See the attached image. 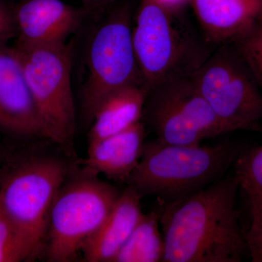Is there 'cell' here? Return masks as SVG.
Here are the masks:
<instances>
[{
	"label": "cell",
	"mask_w": 262,
	"mask_h": 262,
	"mask_svg": "<svg viewBox=\"0 0 262 262\" xmlns=\"http://www.w3.org/2000/svg\"><path fill=\"white\" fill-rule=\"evenodd\" d=\"M27 259L23 246L11 222L0 207V262Z\"/></svg>",
	"instance_id": "obj_20"
},
{
	"label": "cell",
	"mask_w": 262,
	"mask_h": 262,
	"mask_svg": "<svg viewBox=\"0 0 262 262\" xmlns=\"http://www.w3.org/2000/svg\"><path fill=\"white\" fill-rule=\"evenodd\" d=\"M21 144L0 160V207L29 259L44 243L52 205L78 158L48 139Z\"/></svg>",
	"instance_id": "obj_2"
},
{
	"label": "cell",
	"mask_w": 262,
	"mask_h": 262,
	"mask_svg": "<svg viewBox=\"0 0 262 262\" xmlns=\"http://www.w3.org/2000/svg\"><path fill=\"white\" fill-rule=\"evenodd\" d=\"M235 173L184 199L161 203L164 262H241L246 251Z\"/></svg>",
	"instance_id": "obj_1"
},
{
	"label": "cell",
	"mask_w": 262,
	"mask_h": 262,
	"mask_svg": "<svg viewBox=\"0 0 262 262\" xmlns=\"http://www.w3.org/2000/svg\"><path fill=\"white\" fill-rule=\"evenodd\" d=\"M48 140L75 153L72 70L75 43L14 46Z\"/></svg>",
	"instance_id": "obj_7"
},
{
	"label": "cell",
	"mask_w": 262,
	"mask_h": 262,
	"mask_svg": "<svg viewBox=\"0 0 262 262\" xmlns=\"http://www.w3.org/2000/svg\"><path fill=\"white\" fill-rule=\"evenodd\" d=\"M13 15L18 46L67 42L88 19L83 8L62 0H20L13 7Z\"/></svg>",
	"instance_id": "obj_11"
},
{
	"label": "cell",
	"mask_w": 262,
	"mask_h": 262,
	"mask_svg": "<svg viewBox=\"0 0 262 262\" xmlns=\"http://www.w3.org/2000/svg\"><path fill=\"white\" fill-rule=\"evenodd\" d=\"M5 150L6 149H5V146H3V144H2L1 141H0V160L4 156Z\"/></svg>",
	"instance_id": "obj_24"
},
{
	"label": "cell",
	"mask_w": 262,
	"mask_h": 262,
	"mask_svg": "<svg viewBox=\"0 0 262 262\" xmlns=\"http://www.w3.org/2000/svg\"><path fill=\"white\" fill-rule=\"evenodd\" d=\"M249 201L251 222L245 234L248 252L253 262H262V191L244 190Z\"/></svg>",
	"instance_id": "obj_19"
},
{
	"label": "cell",
	"mask_w": 262,
	"mask_h": 262,
	"mask_svg": "<svg viewBox=\"0 0 262 262\" xmlns=\"http://www.w3.org/2000/svg\"><path fill=\"white\" fill-rule=\"evenodd\" d=\"M13 37H16L13 8L0 0V46L8 45Z\"/></svg>",
	"instance_id": "obj_21"
},
{
	"label": "cell",
	"mask_w": 262,
	"mask_h": 262,
	"mask_svg": "<svg viewBox=\"0 0 262 262\" xmlns=\"http://www.w3.org/2000/svg\"><path fill=\"white\" fill-rule=\"evenodd\" d=\"M234 168L243 190L262 191V145L244 149L234 163Z\"/></svg>",
	"instance_id": "obj_18"
},
{
	"label": "cell",
	"mask_w": 262,
	"mask_h": 262,
	"mask_svg": "<svg viewBox=\"0 0 262 262\" xmlns=\"http://www.w3.org/2000/svg\"><path fill=\"white\" fill-rule=\"evenodd\" d=\"M143 196L127 186L106 220L81 250L82 261L113 262L143 214Z\"/></svg>",
	"instance_id": "obj_14"
},
{
	"label": "cell",
	"mask_w": 262,
	"mask_h": 262,
	"mask_svg": "<svg viewBox=\"0 0 262 262\" xmlns=\"http://www.w3.org/2000/svg\"><path fill=\"white\" fill-rule=\"evenodd\" d=\"M232 44L262 90V16Z\"/></svg>",
	"instance_id": "obj_17"
},
{
	"label": "cell",
	"mask_w": 262,
	"mask_h": 262,
	"mask_svg": "<svg viewBox=\"0 0 262 262\" xmlns=\"http://www.w3.org/2000/svg\"><path fill=\"white\" fill-rule=\"evenodd\" d=\"M132 41L147 91L165 81L192 74L215 49L182 14L161 0H140Z\"/></svg>",
	"instance_id": "obj_3"
},
{
	"label": "cell",
	"mask_w": 262,
	"mask_h": 262,
	"mask_svg": "<svg viewBox=\"0 0 262 262\" xmlns=\"http://www.w3.org/2000/svg\"><path fill=\"white\" fill-rule=\"evenodd\" d=\"M132 13L116 5L96 22L85 51L87 76L81 90V112L90 127L103 101L115 91L144 84L132 41Z\"/></svg>",
	"instance_id": "obj_6"
},
{
	"label": "cell",
	"mask_w": 262,
	"mask_h": 262,
	"mask_svg": "<svg viewBox=\"0 0 262 262\" xmlns=\"http://www.w3.org/2000/svg\"><path fill=\"white\" fill-rule=\"evenodd\" d=\"M165 4L170 5V6L174 7V8H182L185 2H189V0H161Z\"/></svg>",
	"instance_id": "obj_23"
},
{
	"label": "cell",
	"mask_w": 262,
	"mask_h": 262,
	"mask_svg": "<svg viewBox=\"0 0 262 262\" xmlns=\"http://www.w3.org/2000/svg\"><path fill=\"white\" fill-rule=\"evenodd\" d=\"M192 78L230 132L262 133L261 89L233 45L215 47Z\"/></svg>",
	"instance_id": "obj_8"
},
{
	"label": "cell",
	"mask_w": 262,
	"mask_h": 262,
	"mask_svg": "<svg viewBox=\"0 0 262 262\" xmlns=\"http://www.w3.org/2000/svg\"><path fill=\"white\" fill-rule=\"evenodd\" d=\"M145 124L142 120L126 130L89 144L88 155L79 159L81 165L117 184H127L140 161Z\"/></svg>",
	"instance_id": "obj_13"
},
{
	"label": "cell",
	"mask_w": 262,
	"mask_h": 262,
	"mask_svg": "<svg viewBox=\"0 0 262 262\" xmlns=\"http://www.w3.org/2000/svg\"><path fill=\"white\" fill-rule=\"evenodd\" d=\"M148 91L133 84L115 91L100 105L90 125L89 144L126 130L142 120Z\"/></svg>",
	"instance_id": "obj_15"
},
{
	"label": "cell",
	"mask_w": 262,
	"mask_h": 262,
	"mask_svg": "<svg viewBox=\"0 0 262 262\" xmlns=\"http://www.w3.org/2000/svg\"><path fill=\"white\" fill-rule=\"evenodd\" d=\"M0 133L18 143L48 139L18 52L8 45L0 46Z\"/></svg>",
	"instance_id": "obj_10"
},
{
	"label": "cell",
	"mask_w": 262,
	"mask_h": 262,
	"mask_svg": "<svg viewBox=\"0 0 262 262\" xmlns=\"http://www.w3.org/2000/svg\"><path fill=\"white\" fill-rule=\"evenodd\" d=\"M202 35L214 47L232 44L262 16V0H189Z\"/></svg>",
	"instance_id": "obj_12"
},
{
	"label": "cell",
	"mask_w": 262,
	"mask_h": 262,
	"mask_svg": "<svg viewBox=\"0 0 262 262\" xmlns=\"http://www.w3.org/2000/svg\"><path fill=\"white\" fill-rule=\"evenodd\" d=\"M160 211L143 213L132 233L113 262H160L165 256Z\"/></svg>",
	"instance_id": "obj_16"
},
{
	"label": "cell",
	"mask_w": 262,
	"mask_h": 262,
	"mask_svg": "<svg viewBox=\"0 0 262 262\" xmlns=\"http://www.w3.org/2000/svg\"><path fill=\"white\" fill-rule=\"evenodd\" d=\"M88 19L96 23L102 19L115 5L116 0H80Z\"/></svg>",
	"instance_id": "obj_22"
},
{
	"label": "cell",
	"mask_w": 262,
	"mask_h": 262,
	"mask_svg": "<svg viewBox=\"0 0 262 262\" xmlns=\"http://www.w3.org/2000/svg\"><path fill=\"white\" fill-rule=\"evenodd\" d=\"M144 117L158 140L199 144L230 132L196 89L192 75L165 81L148 91Z\"/></svg>",
	"instance_id": "obj_9"
},
{
	"label": "cell",
	"mask_w": 262,
	"mask_h": 262,
	"mask_svg": "<svg viewBox=\"0 0 262 262\" xmlns=\"http://www.w3.org/2000/svg\"><path fill=\"white\" fill-rule=\"evenodd\" d=\"M77 160L52 205L48 220V261L75 259L110 214L121 191Z\"/></svg>",
	"instance_id": "obj_5"
},
{
	"label": "cell",
	"mask_w": 262,
	"mask_h": 262,
	"mask_svg": "<svg viewBox=\"0 0 262 262\" xmlns=\"http://www.w3.org/2000/svg\"><path fill=\"white\" fill-rule=\"evenodd\" d=\"M244 149L233 143L180 145L155 139L144 143L126 184L142 196H156L161 203L179 201L225 177Z\"/></svg>",
	"instance_id": "obj_4"
}]
</instances>
